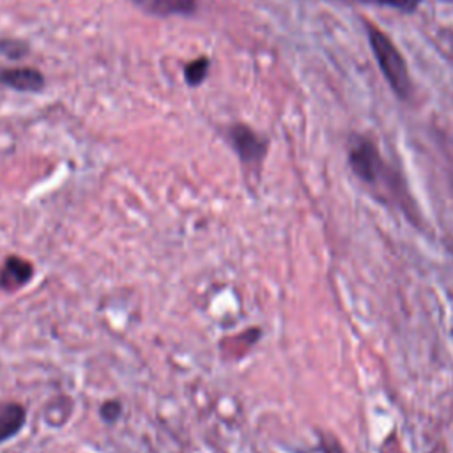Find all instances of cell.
I'll use <instances>...</instances> for the list:
<instances>
[{"label": "cell", "instance_id": "6da1fadb", "mask_svg": "<svg viewBox=\"0 0 453 453\" xmlns=\"http://www.w3.org/2000/svg\"><path fill=\"white\" fill-rule=\"evenodd\" d=\"M366 34L382 76L396 96L407 99L411 94V78L402 53L396 50L393 41L372 23H366Z\"/></svg>", "mask_w": 453, "mask_h": 453}, {"label": "cell", "instance_id": "7a4b0ae2", "mask_svg": "<svg viewBox=\"0 0 453 453\" xmlns=\"http://www.w3.org/2000/svg\"><path fill=\"white\" fill-rule=\"evenodd\" d=\"M349 161L352 172L370 186H386L393 195L396 193L395 175L382 161L377 147L361 136H354L349 149Z\"/></svg>", "mask_w": 453, "mask_h": 453}, {"label": "cell", "instance_id": "3957f363", "mask_svg": "<svg viewBox=\"0 0 453 453\" xmlns=\"http://www.w3.org/2000/svg\"><path fill=\"white\" fill-rule=\"evenodd\" d=\"M230 142L244 165H250V166L260 165V161L265 154L267 143L251 127L242 126V124L232 126L230 127Z\"/></svg>", "mask_w": 453, "mask_h": 453}, {"label": "cell", "instance_id": "277c9868", "mask_svg": "<svg viewBox=\"0 0 453 453\" xmlns=\"http://www.w3.org/2000/svg\"><path fill=\"white\" fill-rule=\"evenodd\" d=\"M32 274H34L32 264L21 257L12 255V257L5 258V262H4V267L0 271V285L5 290L12 292V290L23 287L25 283H28Z\"/></svg>", "mask_w": 453, "mask_h": 453}, {"label": "cell", "instance_id": "5b68a950", "mask_svg": "<svg viewBox=\"0 0 453 453\" xmlns=\"http://www.w3.org/2000/svg\"><path fill=\"white\" fill-rule=\"evenodd\" d=\"M0 83L21 92H35L42 88L44 76L37 69L30 67L0 69Z\"/></svg>", "mask_w": 453, "mask_h": 453}, {"label": "cell", "instance_id": "8992f818", "mask_svg": "<svg viewBox=\"0 0 453 453\" xmlns=\"http://www.w3.org/2000/svg\"><path fill=\"white\" fill-rule=\"evenodd\" d=\"M142 11L152 16H188L193 14L198 0H131Z\"/></svg>", "mask_w": 453, "mask_h": 453}, {"label": "cell", "instance_id": "52a82bcc", "mask_svg": "<svg viewBox=\"0 0 453 453\" xmlns=\"http://www.w3.org/2000/svg\"><path fill=\"white\" fill-rule=\"evenodd\" d=\"M25 423V409L19 403L0 407V442L12 437Z\"/></svg>", "mask_w": 453, "mask_h": 453}, {"label": "cell", "instance_id": "ba28073f", "mask_svg": "<svg viewBox=\"0 0 453 453\" xmlns=\"http://www.w3.org/2000/svg\"><path fill=\"white\" fill-rule=\"evenodd\" d=\"M327 2H338V4H377V5H386L393 7L403 12H412L418 9L421 0H327Z\"/></svg>", "mask_w": 453, "mask_h": 453}, {"label": "cell", "instance_id": "9c48e42d", "mask_svg": "<svg viewBox=\"0 0 453 453\" xmlns=\"http://www.w3.org/2000/svg\"><path fill=\"white\" fill-rule=\"evenodd\" d=\"M207 69H209V58L200 57V58H196V60H193V62H189V64L186 65V69H184V78H186V81H188L189 85L196 87V85H200V83L205 80Z\"/></svg>", "mask_w": 453, "mask_h": 453}, {"label": "cell", "instance_id": "30bf717a", "mask_svg": "<svg viewBox=\"0 0 453 453\" xmlns=\"http://www.w3.org/2000/svg\"><path fill=\"white\" fill-rule=\"evenodd\" d=\"M0 51L5 53V55L11 57V58H21V57L28 51V48H27V44H25L23 41L2 39V41H0Z\"/></svg>", "mask_w": 453, "mask_h": 453}, {"label": "cell", "instance_id": "8fae6325", "mask_svg": "<svg viewBox=\"0 0 453 453\" xmlns=\"http://www.w3.org/2000/svg\"><path fill=\"white\" fill-rule=\"evenodd\" d=\"M320 444H322V451H324V453H345L343 446L340 444V441H338L334 435L322 434Z\"/></svg>", "mask_w": 453, "mask_h": 453}, {"label": "cell", "instance_id": "7c38bea8", "mask_svg": "<svg viewBox=\"0 0 453 453\" xmlns=\"http://www.w3.org/2000/svg\"><path fill=\"white\" fill-rule=\"evenodd\" d=\"M120 411H122V407L119 402H104L101 407V416L106 421H115L119 418Z\"/></svg>", "mask_w": 453, "mask_h": 453}]
</instances>
